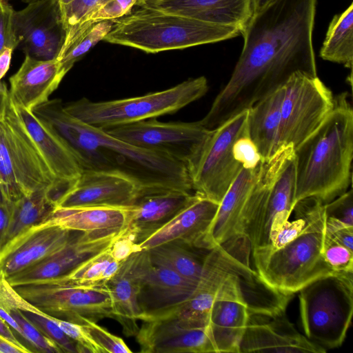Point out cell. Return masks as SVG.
I'll return each mask as SVG.
<instances>
[{
	"mask_svg": "<svg viewBox=\"0 0 353 353\" xmlns=\"http://www.w3.org/2000/svg\"><path fill=\"white\" fill-rule=\"evenodd\" d=\"M317 0H274L241 32L232 75L200 123L213 130L283 86L296 72L316 77L312 42Z\"/></svg>",
	"mask_w": 353,
	"mask_h": 353,
	"instance_id": "1",
	"label": "cell"
},
{
	"mask_svg": "<svg viewBox=\"0 0 353 353\" xmlns=\"http://www.w3.org/2000/svg\"><path fill=\"white\" fill-rule=\"evenodd\" d=\"M61 99L37 107L33 113L66 143L82 170L114 172L134 181L140 193L191 192L187 167L167 155L137 148L88 125L66 112Z\"/></svg>",
	"mask_w": 353,
	"mask_h": 353,
	"instance_id": "2",
	"label": "cell"
},
{
	"mask_svg": "<svg viewBox=\"0 0 353 353\" xmlns=\"http://www.w3.org/2000/svg\"><path fill=\"white\" fill-rule=\"evenodd\" d=\"M347 96L334 97L324 121L294 149V205L307 197L327 203L352 184L353 110Z\"/></svg>",
	"mask_w": 353,
	"mask_h": 353,
	"instance_id": "3",
	"label": "cell"
},
{
	"mask_svg": "<svg viewBox=\"0 0 353 353\" xmlns=\"http://www.w3.org/2000/svg\"><path fill=\"white\" fill-rule=\"evenodd\" d=\"M293 210L306 220L299 235L274 250L251 251L256 271L262 279L274 289L291 294L319 277L335 273L322 252L326 219L324 204L307 197L299 201Z\"/></svg>",
	"mask_w": 353,
	"mask_h": 353,
	"instance_id": "4",
	"label": "cell"
},
{
	"mask_svg": "<svg viewBox=\"0 0 353 353\" xmlns=\"http://www.w3.org/2000/svg\"><path fill=\"white\" fill-rule=\"evenodd\" d=\"M113 22L104 41L147 53L216 43L241 34L234 26L142 7Z\"/></svg>",
	"mask_w": 353,
	"mask_h": 353,
	"instance_id": "5",
	"label": "cell"
},
{
	"mask_svg": "<svg viewBox=\"0 0 353 353\" xmlns=\"http://www.w3.org/2000/svg\"><path fill=\"white\" fill-rule=\"evenodd\" d=\"M57 184L21 125L6 85L0 82V199L14 201Z\"/></svg>",
	"mask_w": 353,
	"mask_h": 353,
	"instance_id": "6",
	"label": "cell"
},
{
	"mask_svg": "<svg viewBox=\"0 0 353 353\" xmlns=\"http://www.w3.org/2000/svg\"><path fill=\"white\" fill-rule=\"evenodd\" d=\"M207 79L191 78L170 88L121 99L92 101L85 97L63 104L79 121L103 130L172 114L204 96Z\"/></svg>",
	"mask_w": 353,
	"mask_h": 353,
	"instance_id": "7",
	"label": "cell"
},
{
	"mask_svg": "<svg viewBox=\"0 0 353 353\" xmlns=\"http://www.w3.org/2000/svg\"><path fill=\"white\" fill-rule=\"evenodd\" d=\"M298 292L305 336L325 350L341 345L353 314V272L323 276Z\"/></svg>",
	"mask_w": 353,
	"mask_h": 353,
	"instance_id": "8",
	"label": "cell"
},
{
	"mask_svg": "<svg viewBox=\"0 0 353 353\" xmlns=\"http://www.w3.org/2000/svg\"><path fill=\"white\" fill-rule=\"evenodd\" d=\"M137 148L161 153L184 164L189 171L198 161L213 130L200 122H161L155 118L105 130Z\"/></svg>",
	"mask_w": 353,
	"mask_h": 353,
	"instance_id": "9",
	"label": "cell"
},
{
	"mask_svg": "<svg viewBox=\"0 0 353 353\" xmlns=\"http://www.w3.org/2000/svg\"><path fill=\"white\" fill-rule=\"evenodd\" d=\"M277 149L298 147L324 121L334 105L331 90L319 79L296 72L284 85Z\"/></svg>",
	"mask_w": 353,
	"mask_h": 353,
	"instance_id": "10",
	"label": "cell"
},
{
	"mask_svg": "<svg viewBox=\"0 0 353 353\" xmlns=\"http://www.w3.org/2000/svg\"><path fill=\"white\" fill-rule=\"evenodd\" d=\"M248 110L213 130L201 154L189 171L192 190L218 203L243 166L234 159L232 147L240 137L249 134Z\"/></svg>",
	"mask_w": 353,
	"mask_h": 353,
	"instance_id": "11",
	"label": "cell"
},
{
	"mask_svg": "<svg viewBox=\"0 0 353 353\" xmlns=\"http://www.w3.org/2000/svg\"><path fill=\"white\" fill-rule=\"evenodd\" d=\"M18 293L41 311L52 316L83 324L112 318L111 299L106 286L78 285L59 280L15 288Z\"/></svg>",
	"mask_w": 353,
	"mask_h": 353,
	"instance_id": "12",
	"label": "cell"
},
{
	"mask_svg": "<svg viewBox=\"0 0 353 353\" xmlns=\"http://www.w3.org/2000/svg\"><path fill=\"white\" fill-rule=\"evenodd\" d=\"M13 29L17 48L39 60L57 59L66 34L57 0L37 1L14 10Z\"/></svg>",
	"mask_w": 353,
	"mask_h": 353,
	"instance_id": "13",
	"label": "cell"
},
{
	"mask_svg": "<svg viewBox=\"0 0 353 353\" xmlns=\"http://www.w3.org/2000/svg\"><path fill=\"white\" fill-rule=\"evenodd\" d=\"M139 193V185L125 175L114 172L83 170L54 205L55 208H128Z\"/></svg>",
	"mask_w": 353,
	"mask_h": 353,
	"instance_id": "14",
	"label": "cell"
},
{
	"mask_svg": "<svg viewBox=\"0 0 353 353\" xmlns=\"http://www.w3.org/2000/svg\"><path fill=\"white\" fill-rule=\"evenodd\" d=\"M326 350L299 333L285 312L269 315L249 313L239 353H323Z\"/></svg>",
	"mask_w": 353,
	"mask_h": 353,
	"instance_id": "15",
	"label": "cell"
},
{
	"mask_svg": "<svg viewBox=\"0 0 353 353\" xmlns=\"http://www.w3.org/2000/svg\"><path fill=\"white\" fill-rule=\"evenodd\" d=\"M152 266L147 250L134 252L121 263L105 284L111 299L112 318L121 324L127 336H136L139 331L138 321L141 318L139 295Z\"/></svg>",
	"mask_w": 353,
	"mask_h": 353,
	"instance_id": "16",
	"label": "cell"
},
{
	"mask_svg": "<svg viewBox=\"0 0 353 353\" xmlns=\"http://www.w3.org/2000/svg\"><path fill=\"white\" fill-rule=\"evenodd\" d=\"M135 336L143 353L216 352L209 326L183 328L168 313L143 320Z\"/></svg>",
	"mask_w": 353,
	"mask_h": 353,
	"instance_id": "17",
	"label": "cell"
},
{
	"mask_svg": "<svg viewBox=\"0 0 353 353\" xmlns=\"http://www.w3.org/2000/svg\"><path fill=\"white\" fill-rule=\"evenodd\" d=\"M219 205V203L196 193V197L188 205L139 244L141 250H148L170 241L181 243L194 250L212 249L210 231Z\"/></svg>",
	"mask_w": 353,
	"mask_h": 353,
	"instance_id": "18",
	"label": "cell"
},
{
	"mask_svg": "<svg viewBox=\"0 0 353 353\" xmlns=\"http://www.w3.org/2000/svg\"><path fill=\"white\" fill-rule=\"evenodd\" d=\"M119 236L94 239L86 233L74 231L62 248L7 279L14 288L56 279L108 248Z\"/></svg>",
	"mask_w": 353,
	"mask_h": 353,
	"instance_id": "19",
	"label": "cell"
},
{
	"mask_svg": "<svg viewBox=\"0 0 353 353\" xmlns=\"http://www.w3.org/2000/svg\"><path fill=\"white\" fill-rule=\"evenodd\" d=\"M295 188L294 152L274 182L262 211L243 231L251 251L270 245L281 226L288 221L294 207Z\"/></svg>",
	"mask_w": 353,
	"mask_h": 353,
	"instance_id": "20",
	"label": "cell"
},
{
	"mask_svg": "<svg viewBox=\"0 0 353 353\" xmlns=\"http://www.w3.org/2000/svg\"><path fill=\"white\" fill-rule=\"evenodd\" d=\"M195 197V192L174 190L139 194L128 208L125 232L139 245L167 224Z\"/></svg>",
	"mask_w": 353,
	"mask_h": 353,
	"instance_id": "21",
	"label": "cell"
},
{
	"mask_svg": "<svg viewBox=\"0 0 353 353\" xmlns=\"http://www.w3.org/2000/svg\"><path fill=\"white\" fill-rule=\"evenodd\" d=\"M74 232L46 223L32 227L0 252V270L8 278L33 265L65 246Z\"/></svg>",
	"mask_w": 353,
	"mask_h": 353,
	"instance_id": "22",
	"label": "cell"
},
{
	"mask_svg": "<svg viewBox=\"0 0 353 353\" xmlns=\"http://www.w3.org/2000/svg\"><path fill=\"white\" fill-rule=\"evenodd\" d=\"M12 103L21 125L44 159L57 183L72 184L83 170L70 149L33 112L15 104L13 101Z\"/></svg>",
	"mask_w": 353,
	"mask_h": 353,
	"instance_id": "23",
	"label": "cell"
},
{
	"mask_svg": "<svg viewBox=\"0 0 353 353\" xmlns=\"http://www.w3.org/2000/svg\"><path fill=\"white\" fill-rule=\"evenodd\" d=\"M67 72L57 59L39 60L26 55L9 79L13 102L30 112L49 100Z\"/></svg>",
	"mask_w": 353,
	"mask_h": 353,
	"instance_id": "24",
	"label": "cell"
},
{
	"mask_svg": "<svg viewBox=\"0 0 353 353\" xmlns=\"http://www.w3.org/2000/svg\"><path fill=\"white\" fill-rule=\"evenodd\" d=\"M136 5L234 26L241 32L253 14V0H138Z\"/></svg>",
	"mask_w": 353,
	"mask_h": 353,
	"instance_id": "25",
	"label": "cell"
},
{
	"mask_svg": "<svg viewBox=\"0 0 353 353\" xmlns=\"http://www.w3.org/2000/svg\"><path fill=\"white\" fill-rule=\"evenodd\" d=\"M196 286L176 272L152 263L139 295L141 321L176 308L190 296Z\"/></svg>",
	"mask_w": 353,
	"mask_h": 353,
	"instance_id": "26",
	"label": "cell"
},
{
	"mask_svg": "<svg viewBox=\"0 0 353 353\" xmlns=\"http://www.w3.org/2000/svg\"><path fill=\"white\" fill-rule=\"evenodd\" d=\"M228 274L226 265L214 253L204 259L201 277L193 293L183 303L168 312L179 326L196 329L208 326L210 312L217 292Z\"/></svg>",
	"mask_w": 353,
	"mask_h": 353,
	"instance_id": "27",
	"label": "cell"
},
{
	"mask_svg": "<svg viewBox=\"0 0 353 353\" xmlns=\"http://www.w3.org/2000/svg\"><path fill=\"white\" fill-rule=\"evenodd\" d=\"M128 208L90 206L54 208L43 222L86 233L97 239L123 233L128 223Z\"/></svg>",
	"mask_w": 353,
	"mask_h": 353,
	"instance_id": "28",
	"label": "cell"
},
{
	"mask_svg": "<svg viewBox=\"0 0 353 353\" xmlns=\"http://www.w3.org/2000/svg\"><path fill=\"white\" fill-rule=\"evenodd\" d=\"M262 161L253 169L243 168L219 203L210 231V240L213 248L241 235L244 208L259 176Z\"/></svg>",
	"mask_w": 353,
	"mask_h": 353,
	"instance_id": "29",
	"label": "cell"
},
{
	"mask_svg": "<svg viewBox=\"0 0 353 353\" xmlns=\"http://www.w3.org/2000/svg\"><path fill=\"white\" fill-rule=\"evenodd\" d=\"M284 85L261 99L248 109L249 136L263 160L277 150Z\"/></svg>",
	"mask_w": 353,
	"mask_h": 353,
	"instance_id": "30",
	"label": "cell"
},
{
	"mask_svg": "<svg viewBox=\"0 0 353 353\" xmlns=\"http://www.w3.org/2000/svg\"><path fill=\"white\" fill-rule=\"evenodd\" d=\"M49 189L35 191L13 201L11 223L0 252L28 230L50 216L55 205Z\"/></svg>",
	"mask_w": 353,
	"mask_h": 353,
	"instance_id": "31",
	"label": "cell"
},
{
	"mask_svg": "<svg viewBox=\"0 0 353 353\" xmlns=\"http://www.w3.org/2000/svg\"><path fill=\"white\" fill-rule=\"evenodd\" d=\"M181 243H164L148 250L152 263L167 268L197 285L202 274L205 256H201Z\"/></svg>",
	"mask_w": 353,
	"mask_h": 353,
	"instance_id": "32",
	"label": "cell"
},
{
	"mask_svg": "<svg viewBox=\"0 0 353 353\" xmlns=\"http://www.w3.org/2000/svg\"><path fill=\"white\" fill-rule=\"evenodd\" d=\"M326 61L343 64L352 70L353 63V4L336 14L330 21L320 50Z\"/></svg>",
	"mask_w": 353,
	"mask_h": 353,
	"instance_id": "33",
	"label": "cell"
},
{
	"mask_svg": "<svg viewBox=\"0 0 353 353\" xmlns=\"http://www.w3.org/2000/svg\"><path fill=\"white\" fill-rule=\"evenodd\" d=\"M109 247L85 261L65 275L53 280L83 286L105 285L123 262L113 257Z\"/></svg>",
	"mask_w": 353,
	"mask_h": 353,
	"instance_id": "34",
	"label": "cell"
},
{
	"mask_svg": "<svg viewBox=\"0 0 353 353\" xmlns=\"http://www.w3.org/2000/svg\"><path fill=\"white\" fill-rule=\"evenodd\" d=\"M113 20H106L94 24L84 32L64 44L57 59L68 73L74 64L110 32Z\"/></svg>",
	"mask_w": 353,
	"mask_h": 353,
	"instance_id": "35",
	"label": "cell"
},
{
	"mask_svg": "<svg viewBox=\"0 0 353 353\" xmlns=\"http://www.w3.org/2000/svg\"><path fill=\"white\" fill-rule=\"evenodd\" d=\"M137 1L103 0L79 23L66 32L63 45L69 43L97 23L106 20H115L124 17L132 11Z\"/></svg>",
	"mask_w": 353,
	"mask_h": 353,
	"instance_id": "36",
	"label": "cell"
},
{
	"mask_svg": "<svg viewBox=\"0 0 353 353\" xmlns=\"http://www.w3.org/2000/svg\"><path fill=\"white\" fill-rule=\"evenodd\" d=\"M21 312L45 336L55 342L62 352L77 353L75 342L63 332L52 316L41 311L33 305L30 310Z\"/></svg>",
	"mask_w": 353,
	"mask_h": 353,
	"instance_id": "37",
	"label": "cell"
},
{
	"mask_svg": "<svg viewBox=\"0 0 353 353\" xmlns=\"http://www.w3.org/2000/svg\"><path fill=\"white\" fill-rule=\"evenodd\" d=\"M9 314L19 325L23 332V339L33 352L45 353H61L62 350L52 339L45 336L18 309H13ZM31 350V349H30Z\"/></svg>",
	"mask_w": 353,
	"mask_h": 353,
	"instance_id": "38",
	"label": "cell"
},
{
	"mask_svg": "<svg viewBox=\"0 0 353 353\" xmlns=\"http://www.w3.org/2000/svg\"><path fill=\"white\" fill-rule=\"evenodd\" d=\"M323 256L334 272H353V251L327 236H325Z\"/></svg>",
	"mask_w": 353,
	"mask_h": 353,
	"instance_id": "39",
	"label": "cell"
},
{
	"mask_svg": "<svg viewBox=\"0 0 353 353\" xmlns=\"http://www.w3.org/2000/svg\"><path fill=\"white\" fill-rule=\"evenodd\" d=\"M82 325L92 339L103 349L104 353H131V350L124 341L105 328L97 324V322L86 320Z\"/></svg>",
	"mask_w": 353,
	"mask_h": 353,
	"instance_id": "40",
	"label": "cell"
},
{
	"mask_svg": "<svg viewBox=\"0 0 353 353\" xmlns=\"http://www.w3.org/2000/svg\"><path fill=\"white\" fill-rule=\"evenodd\" d=\"M53 319L63 332L75 342L78 353H104L82 325L54 316Z\"/></svg>",
	"mask_w": 353,
	"mask_h": 353,
	"instance_id": "41",
	"label": "cell"
},
{
	"mask_svg": "<svg viewBox=\"0 0 353 353\" xmlns=\"http://www.w3.org/2000/svg\"><path fill=\"white\" fill-rule=\"evenodd\" d=\"M325 216L353 226V190L345 191L324 204Z\"/></svg>",
	"mask_w": 353,
	"mask_h": 353,
	"instance_id": "42",
	"label": "cell"
},
{
	"mask_svg": "<svg viewBox=\"0 0 353 353\" xmlns=\"http://www.w3.org/2000/svg\"><path fill=\"white\" fill-rule=\"evenodd\" d=\"M103 0H74L69 5L60 8L65 33L79 22Z\"/></svg>",
	"mask_w": 353,
	"mask_h": 353,
	"instance_id": "43",
	"label": "cell"
},
{
	"mask_svg": "<svg viewBox=\"0 0 353 353\" xmlns=\"http://www.w3.org/2000/svg\"><path fill=\"white\" fill-rule=\"evenodd\" d=\"M232 152L234 159L243 168H255L263 160L249 134L241 136L234 141Z\"/></svg>",
	"mask_w": 353,
	"mask_h": 353,
	"instance_id": "44",
	"label": "cell"
},
{
	"mask_svg": "<svg viewBox=\"0 0 353 353\" xmlns=\"http://www.w3.org/2000/svg\"><path fill=\"white\" fill-rule=\"evenodd\" d=\"M14 10L6 0H0V52L6 47L17 48V40L13 29Z\"/></svg>",
	"mask_w": 353,
	"mask_h": 353,
	"instance_id": "45",
	"label": "cell"
},
{
	"mask_svg": "<svg viewBox=\"0 0 353 353\" xmlns=\"http://www.w3.org/2000/svg\"><path fill=\"white\" fill-rule=\"evenodd\" d=\"M305 225V219L300 214L295 212V219L292 221H287L281 226L270 245L257 249L274 250L281 248L299 235Z\"/></svg>",
	"mask_w": 353,
	"mask_h": 353,
	"instance_id": "46",
	"label": "cell"
},
{
	"mask_svg": "<svg viewBox=\"0 0 353 353\" xmlns=\"http://www.w3.org/2000/svg\"><path fill=\"white\" fill-rule=\"evenodd\" d=\"M325 232L331 239L353 251V226L326 217Z\"/></svg>",
	"mask_w": 353,
	"mask_h": 353,
	"instance_id": "47",
	"label": "cell"
},
{
	"mask_svg": "<svg viewBox=\"0 0 353 353\" xmlns=\"http://www.w3.org/2000/svg\"><path fill=\"white\" fill-rule=\"evenodd\" d=\"M109 249L113 257L121 262L132 254L141 251L139 245L125 232L112 241Z\"/></svg>",
	"mask_w": 353,
	"mask_h": 353,
	"instance_id": "48",
	"label": "cell"
},
{
	"mask_svg": "<svg viewBox=\"0 0 353 353\" xmlns=\"http://www.w3.org/2000/svg\"><path fill=\"white\" fill-rule=\"evenodd\" d=\"M13 212V201L0 199V251L8 233Z\"/></svg>",
	"mask_w": 353,
	"mask_h": 353,
	"instance_id": "49",
	"label": "cell"
},
{
	"mask_svg": "<svg viewBox=\"0 0 353 353\" xmlns=\"http://www.w3.org/2000/svg\"><path fill=\"white\" fill-rule=\"evenodd\" d=\"M32 351L25 345L14 343L0 335V353H30Z\"/></svg>",
	"mask_w": 353,
	"mask_h": 353,
	"instance_id": "50",
	"label": "cell"
},
{
	"mask_svg": "<svg viewBox=\"0 0 353 353\" xmlns=\"http://www.w3.org/2000/svg\"><path fill=\"white\" fill-rule=\"evenodd\" d=\"M13 50L11 48L6 47L0 52V82L10 68Z\"/></svg>",
	"mask_w": 353,
	"mask_h": 353,
	"instance_id": "51",
	"label": "cell"
},
{
	"mask_svg": "<svg viewBox=\"0 0 353 353\" xmlns=\"http://www.w3.org/2000/svg\"><path fill=\"white\" fill-rule=\"evenodd\" d=\"M0 335L14 343L23 344L17 339L12 328L1 317H0Z\"/></svg>",
	"mask_w": 353,
	"mask_h": 353,
	"instance_id": "52",
	"label": "cell"
},
{
	"mask_svg": "<svg viewBox=\"0 0 353 353\" xmlns=\"http://www.w3.org/2000/svg\"><path fill=\"white\" fill-rule=\"evenodd\" d=\"M274 1V0H253V14L260 12Z\"/></svg>",
	"mask_w": 353,
	"mask_h": 353,
	"instance_id": "53",
	"label": "cell"
},
{
	"mask_svg": "<svg viewBox=\"0 0 353 353\" xmlns=\"http://www.w3.org/2000/svg\"><path fill=\"white\" fill-rule=\"evenodd\" d=\"M60 8H62L70 3H71L74 0H57Z\"/></svg>",
	"mask_w": 353,
	"mask_h": 353,
	"instance_id": "54",
	"label": "cell"
},
{
	"mask_svg": "<svg viewBox=\"0 0 353 353\" xmlns=\"http://www.w3.org/2000/svg\"><path fill=\"white\" fill-rule=\"evenodd\" d=\"M6 1H10V0H6ZM37 1H40V0H21L22 2L26 3L27 4L30 3H32V2Z\"/></svg>",
	"mask_w": 353,
	"mask_h": 353,
	"instance_id": "55",
	"label": "cell"
}]
</instances>
